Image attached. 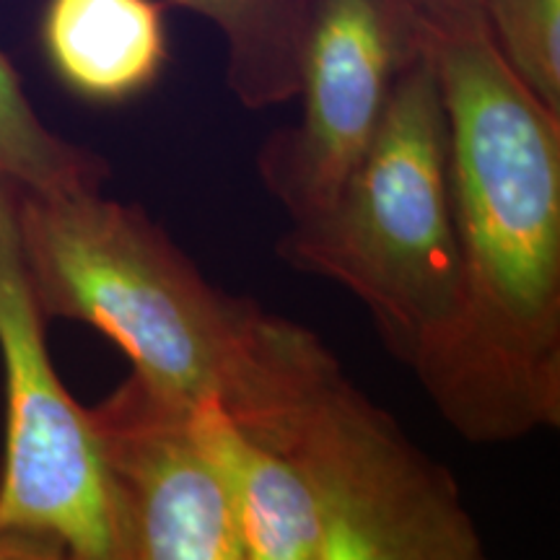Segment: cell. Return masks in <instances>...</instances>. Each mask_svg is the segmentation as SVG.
<instances>
[{"label": "cell", "mask_w": 560, "mask_h": 560, "mask_svg": "<svg viewBox=\"0 0 560 560\" xmlns=\"http://www.w3.org/2000/svg\"><path fill=\"white\" fill-rule=\"evenodd\" d=\"M107 174L102 156L47 128L0 50V179L19 192L60 195L102 190Z\"/></svg>", "instance_id": "8fae6325"}, {"label": "cell", "mask_w": 560, "mask_h": 560, "mask_svg": "<svg viewBox=\"0 0 560 560\" xmlns=\"http://www.w3.org/2000/svg\"><path fill=\"white\" fill-rule=\"evenodd\" d=\"M0 560H73L58 542L19 532H0Z\"/></svg>", "instance_id": "4fadbf2b"}, {"label": "cell", "mask_w": 560, "mask_h": 560, "mask_svg": "<svg viewBox=\"0 0 560 560\" xmlns=\"http://www.w3.org/2000/svg\"><path fill=\"white\" fill-rule=\"evenodd\" d=\"M16 219L47 319L94 327L132 380L182 410L242 416L260 400L285 317L210 283L143 208L102 190L19 192Z\"/></svg>", "instance_id": "7a4b0ae2"}, {"label": "cell", "mask_w": 560, "mask_h": 560, "mask_svg": "<svg viewBox=\"0 0 560 560\" xmlns=\"http://www.w3.org/2000/svg\"><path fill=\"white\" fill-rule=\"evenodd\" d=\"M39 32L52 73L91 104L136 100L170 60L161 0H47Z\"/></svg>", "instance_id": "9c48e42d"}, {"label": "cell", "mask_w": 560, "mask_h": 560, "mask_svg": "<svg viewBox=\"0 0 560 560\" xmlns=\"http://www.w3.org/2000/svg\"><path fill=\"white\" fill-rule=\"evenodd\" d=\"M190 425L226 486L244 560H317L319 509L296 462L219 402L190 410Z\"/></svg>", "instance_id": "ba28073f"}, {"label": "cell", "mask_w": 560, "mask_h": 560, "mask_svg": "<svg viewBox=\"0 0 560 560\" xmlns=\"http://www.w3.org/2000/svg\"><path fill=\"white\" fill-rule=\"evenodd\" d=\"M231 418L304 470L319 509L317 560H488L452 472L296 322L262 400Z\"/></svg>", "instance_id": "277c9868"}, {"label": "cell", "mask_w": 560, "mask_h": 560, "mask_svg": "<svg viewBox=\"0 0 560 560\" xmlns=\"http://www.w3.org/2000/svg\"><path fill=\"white\" fill-rule=\"evenodd\" d=\"M423 52L418 0H319L299 62V122L260 151V177L291 223L335 200Z\"/></svg>", "instance_id": "8992f818"}, {"label": "cell", "mask_w": 560, "mask_h": 560, "mask_svg": "<svg viewBox=\"0 0 560 560\" xmlns=\"http://www.w3.org/2000/svg\"><path fill=\"white\" fill-rule=\"evenodd\" d=\"M198 13L226 42L229 89L247 109L296 96L299 62L319 0H166Z\"/></svg>", "instance_id": "30bf717a"}, {"label": "cell", "mask_w": 560, "mask_h": 560, "mask_svg": "<svg viewBox=\"0 0 560 560\" xmlns=\"http://www.w3.org/2000/svg\"><path fill=\"white\" fill-rule=\"evenodd\" d=\"M446 117L465 335L433 400L462 439L560 423V112L495 50L475 0H418Z\"/></svg>", "instance_id": "6da1fadb"}, {"label": "cell", "mask_w": 560, "mask_h": 560, "mask_svg": "<svg viewBox=\"0 0 560 560\" xmlns=\"http://www.w3.org/2000/svg\"><path fill=\"white\" fill-rule=\"evenodd\" d=\"M278 255L366 306L392 355L431 400L465 335V265L454 223L446 117L429 52L397 81L374 140L335 200L293 223Z\"/></svg>", "instance_id": "3957f363"}, {"label": "cell", "mask_w": 560, "mask_h": 560, "mask_svg": "<svg viewBox=\"0 0 560 560\" xmlns=\"http://www.w3.org/2000/svg\"><path fill=\"white\" fill-rule=\"evenodd\" d=\"M120 499L128 560H244L219 470L190 410L128 376L91 410Z\"/></svg>", "instance_id": "52a82bcc"}, {"label": "cell", "mask_w": 560, "mask_h": 560, "mask_svg": "<svg viewBox=\"0 0 560 560\" xmlns=\"http://www.w3.org/2000/svg\"><path fill=\"white\" fill-rule=\"evenodd\" d=\"M495 50L545 107L560 112V0H475Z\"/></svg>", "instance_id": "7c38bea8"}, {"label": "cell", "mask_w": 560, "mask_h": 560, "mask_svg": "<svg viewBox=\"0 0 560 560\" xmlns=\"http://www.w3.org/2000/svg\"><path fill=\"white\" fill-rule=\"evenodd\" d=\"M16 202V187L0 179V532L58 542L73 560H128L120 499L100 431L91 410L66 389L47 348V317L21 255Z\"/></svg>", "instance_id": "5b68a950"}]
</instances>
